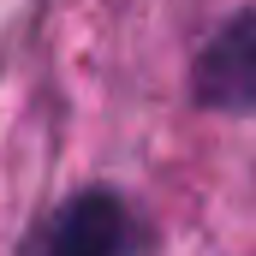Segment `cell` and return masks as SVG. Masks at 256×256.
Wrapping results in <instances>:
<instances>
[{
	"label": "cell",
	"instance_id": "1",
	"mask_svg": "<svg viewBox=\"0 0 256 256\" xmlns=\"http://www.w3.org/2000/svg\"><path fill=\"white\" fill-rule=\"evenodd\" d=\"M30 256H143V226L114 191H84L54 208Z\"/></svg>",
	"mask_w": 256,
	"mask_h": 256
},
{
	"label": "cell",
	"instance_id": "2",
	"mask_svg": "<svg viewBox=\"0 0 256 256\" xmlns=\"http://www.w3.org/2000/svg\"><path fill=\"white\" fill-rule=\"evenodd\" d=\"M196 96L208 108H256V18H232L196 60Z\"/></svg>",
	"mask_w": 256,
	"mask_h": 256
}]
</instances>
